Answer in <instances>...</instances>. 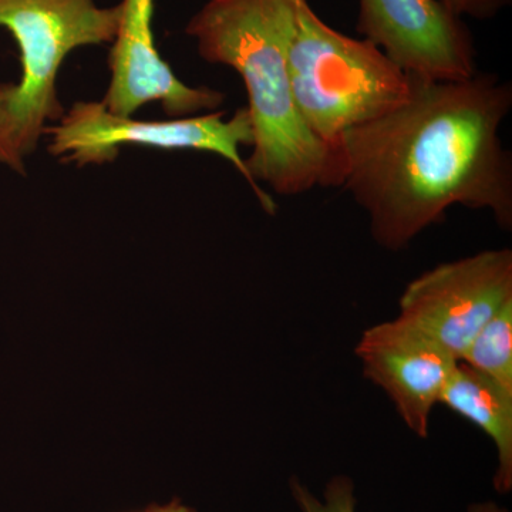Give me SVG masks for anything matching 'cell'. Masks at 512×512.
Wrapping results in <instances>:
<instances>
[{
    "instance_id": "obj_1",
    "label": "cell",
    "mask_w": 512,
    "mask_h": 512,
    "mask_svg": "<svg viewBox=\"0 0 512 512\" xmlns=\"http://www.w3.org/2000/svg\"><path fill=\"white\" fill-rule=\"evenodd\" d=\"M511 83L477 73L458 82L410 76L406 99L336 143L342 180L380 247L400 251L463 205L512 228V158L500 130Z\"/></svg>"
},
{
    "instance_id": "obj_12",
    "label": "cell",
    "mask_w": 512,
    "mask_h": 512,
    "mask_svg": "<svg viewBox=\"0 0 512 512\" xmlns=\"http://www.w3.org/2000/svg\"><path fill=\"white\" fill-rule=\"evenodd\" d=\"M293 495L303 512H355L356 500L353 485L345 477L333 478L325 493V503H320L306 488L293 481Z\"/></svg>"
},
{
    "instance_id": "obj_2",
    "label": "cell",
    "mask_w": 512,
    "mask_h": 512,
    "mask_svg": "<svg viewBox=\"0 0 512 512\" xmlns=\"http://www.w3.org/2000/svg\"><path fill=\"white\" fill-rule=\"evenodd\" d=\"M293 0H208L185 28L198 53L241 76L254 143L245 164L256 184L284 197L340 187L338 148L303 121L293 99L285 40Z\"/></svg>"
},
{
    "instance_id": "obj_3",
    "label": "cell",
    "mask_w": 512,
    "mask_h": 512,
    "mask_svg": "<svg viewBox=\"0 0 512 512\" xmlns=\"http://www.w3.org/2000/svg\"><path fill=\"white\" fill-rule=\"evenodd\" d=\"M285 55L296 107L328 146L399 106L410 92L409 74L367 40L330 28L308 0H293Z\"/></svg>"
},
{
    "instance_id": "obj_6",
    "label": "cell",
    "mask_w": 512,
    "mask_h": 512,
    "mask_svg": "<svg viewBox=\"0 0 512 512\" xmlns=\"http://www.w3.org/2000/svg\"><path fill=\"white\" fill-rule=\"evenodd\" d=\"M511 301L512 251L488 249L410 282L397 319L461 360L485 323Z\"/></svg>"
},
{
    "instance_id": "obj_13",
    "label": "cell",
    "mask_w": 512,
    "mask_h": 512,
    "mask_svg": "<svg viewBox=\"0 0 512 512\" xmlns=\"http://www.w3.org/2000/svg\"><path fill=\"white\" fill-rule=\"evenodd\" d=\"M15 84H0V164L25 174V157L20 153L13 120L12 101Z\"/></svg>"
},
{
    "instance_id": "obj_15",
    "label": "cell",
    "mask_w": 512,
    "mask_h": 512,
    "mask_svg": "<svg viewBox=\"0 0 512 512\" xmlns=\"http://www.w3.org/2000/svg\"><path fill=\"white\" fill-rule=\"evenodd\" d=\"M137 512H197L192 510V508L187 507L183 503H180L178 500L171 501V503L165 505H148L146 510L137 511Z\"/></svg>"
},
{
    "instance_id": "obj_11",
    "label": "cell",
    "mask_w": 512,
    "mask_h": 512,
    "mask_svg": "<svg viewBox=\"0 0 512 512\" xmlns=\"http://www.w3.org/2000/svg\"><path fill=\"white\" fill-rule=\"evenodd\" d=\"M461 362L512 394V301L485 323Z\"/></svg>"
},
{
    "instance_id": "obj_16",
    "label": "cell",
    "mask_w": 512,
    "mask_h": 512,
    "mask_svg": "<svg viewBox=\"0 0 512 512\" xmlns=\"http://www.w3.org/2000/svg\"><path fill=\"white\" fill-rule=\"evenodd\" d=\"M470 512H504L498 510L497 507L491 504H483V505H474V507L470 508Z\"/></svg>"
},
{
    "instance_id": "obj_5",
    "label": "cell",
    "mask_w": 512,
    "mask_h": 512,
    "mask_svg": "<svg viewBox=\"0 0 512 512\" xmlns=\"http://www.w3.org/2000/svg\"><path fill=\"white\" fill-rule=\"evenodd\" d=\"M224 117V111H217L183 119L136 120L111 113L101 101H77L55 126L45 128V136H50L47 151L60 163L77 167L113 163L126 146L218 154L237 168L261 207L274 215V198L252 180L239 154V147L254 143L247 107L235 111L229 120Z\"/></svg>"
},
{
    "instance_id": "obj_7",
    "label": "cell",
    "mask_w": 512,
    "mask_h": 512,
    "mask_svg": "<svg viewBox=\"0 0 512 512\" xmlns=\"http://www.w3.org/2000/svg\"><path fill=\"white\" fill-rule=\"evenodd\" d=\"M356 29L409 76L458 82L478 73L473 33L441 0H359Z\"/></svg>"
},
{
    "instance_id": "obj_9",
    "label": "cell",
    "mask_w": 512,
    "mask_h": 512,
    "mask_svg": "<svg viewBox=\"0 0 512 512\" xmlns=\"http://www.w3.org/2000/svg\"><path fill=\"white\" fill-rule=\"evenodd\" d=\"M356 355L370 382L392 400L416 436H429L430 416L458 360L400 319L363 333Z\"/></svg>"
},
{
    "instance_id": "obj_14",
    "label": "cell",
    "mask_w": 512,
    "mask_h": 512,
    "mask_svg": "<svg viewBox=\"0 0 512 512\" xmlns=\"http://www.w3.org/2000/svg\"><path fill=\"white\" fill-rule=\"evenodd\" d=\"M454 15L471 16L474 19L494 18L501 9L510 5L511 0H441Z\"/></svg>"
},
{
    "instance_id": "obj_8",
    "label": "cell",
    "mask_w": 512,
    "mask_h": 512,
    "mask_svg": "<svg viewBox=\"0 0 512 512\" xmlns=\"http://www.w3.org/2000/svg\"><path fill=\"white\" fill-rule=\"evenodd\" d=\"M156 0H123L121 20L109 55L111 80L101 103L117 116L133 117L141 107L160 103L173 119L220 109L225 94L191 87L175 76L157 50L153 19Z\"/></svg>"
},
{
    "instance_id": "obj_10",
    "label": "cell",
    "mask_w": 512,
    "mask_h": 512,
    "mask_svg": "<svg viewBox=\"0 0 512 512\" xmlns=\"http://www.w3.org/2000/svg\"><path fill=\"white\" fill-rule=\"evenodd\" d=\"M440 403L476 424L497 448L498 468L494 487L498 493L512 488V394L458 360Z\"/></svg>"
},
{
    "instance_id": "obj_4",
    "label": "cell",
    "mask_w": 512,
    "mask_h": 512,
    "mask_svg": "<svg viewBox=\"0 0 512 512\" xmlns=\"http://www.w3.org/2000/svg\"><path fill=\"white\" fill-rule=\"evenodd\" d=\"M121 5L100 8L94 0H0V28L18 43L22 77L12 101L23 157L39 146L49 123L62 119L56 80L64 59L84 46L113 43Z\"/></svg>"
}]
</instances>
